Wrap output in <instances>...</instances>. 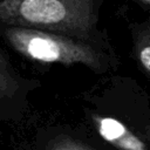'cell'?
Segmentation results:
<instances>
[{"label":"cell","mask_w":150,"mask_h":150,"mask_svg":"<svg viewBox=\"0 0 150 150\" xmlns=\"http://www.w3.org/2000/svg\"><path fill=\"white\" fill-rule=\"evenodd\" d=\"M94 19V0H0V23L5 27L36 28L84 40Z\"/></svg>","instance_id":"1"},{"label":"cell","mask_w":150,"mask_h":150,"mask_svg":"<svg viewBox=\"0 0 150 150\" xmlns=\"http://www.w3.org/2000/svg\"><path fill=\"white\" fill-rule=\"evenodd\" d=\"M4 36L19 54L39 62L75 64L102 69V55L90 45L70 36L28 27H5Z\"/></svg>","instance_id":"2"},{"label":"cell","mask_w":150,"mask_h":150,"mask_svg":"<svg viewBox=\"0 0 150 150\" xmlns=\"http://www.w3.org/2000/svg\"><path fill=\"white\" fill-rule=\"evenodd\" d=\"M97 130L102 138L123 150H146L145 144L124 124L111 117L97 120Z\"/></svg>","instance_id":"3"},{"label":"cell","mask_w":150,"mask_h":150,"mask_svg":"<svg viewBox=\"0 0 150 150\" xmlns=\"http://www.w3.org/2000/svg\"><path fill=\"white\" fill-rule=\"evenodd\" d=\"M18 76L12 68L5 52L0 48V95L14 90L16 87Z\"/></svg>","instance_id":"4"},{"label":"cell","mask_w":150,"mask_h":150,"mask_svg":"<svg viewBox=\"0 0 150 150\" xmlns=\"http://www.w3.org/2000/svg\"><path fill=\"white\" fill-rule=\"evenodd\" d=\"M137 59L141 66L150 74V35L145 36L137 45Z\"/></svg>","instance_id":"5"},{"label":"cell","mask_w":150,"mask_h":150,"mask_svg":"<svg viewBox=\"0 0 150 150\" xmlns=\"http://www.w3.org/2000/svg\"><path fill=\"white\" fill-rule=\"evenodd\" d=\"M141 1H143V2H145V4H148V5H150V0H141Z\"/></svg>","instance_id":"6"}]
</instances>
